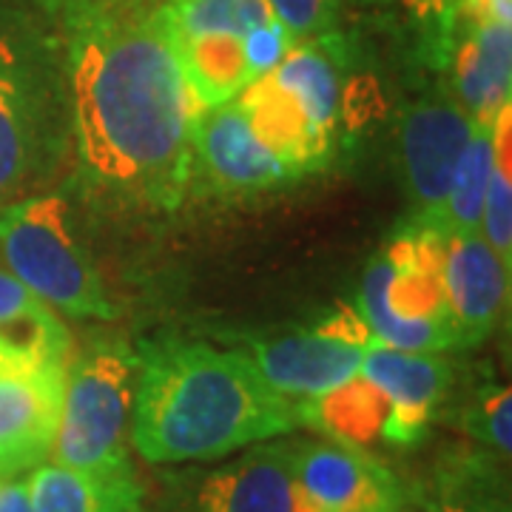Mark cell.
Masks as SVG:
<instances>
[{"instance_id": "ac0fdd59", "label": "cell", "mask_w": 512, "mask_h": 512, "mask_svg": "<svg viewBox=\"0 0 512 512\" xmlns=\"http://www.w3.org/2000/svg\"><path fill=\"white\" fill-rule=\"evenodd\" d=\"M32 512H143L137 476L100 478L60 464H40L26 478Z\"/></svg>"}, {"instance_id": "4fadbf2b", "label": "cell", "mask_w": 512, "mask_h": 512, "mask_svg": "<svg viewBox=\"0 0 512 512\" xmlns=\"http://www.w3.org/2000/svg\"><path fill=\"white\" fill-rule=\"evenodd\" d=\"M510 274L481 231L444 237V288L461 348L481 345L498 328L510 305Z\"/></svg>"}, {"instance_id": "484cf974", "label": "cell", "mask_w": 512, "mask_h": 512, "mask_svg": "<svg viewBox=\"0 0 512 512\" xmlns=\"http://www.w3.org/2000/svg\"><path fill=\"white\" fill-rule=\"evenodd\" d=\"M274 12V18L285 26L293 43H305L313 37H325L333 18H336V0H265Z\"/></svg>"}, {"instance_id": "cb8c5ba5", "label": "cell", "mask_w": 512, "mask_h": 512, "mask_svg": "<svg viewBox=\"0 0 512 512\" xmlns=\"http://www.w3.org/2000/svg\"><path fill=\"white\" fill-rule=\"evenodd\" d=\"M160 12L171 37H242L254 26L274 20L265 0H168Z\"/></svg>"}, {"instance_id": "3957f363", "label": "cell", "mask_w": 512, "mask_h": 512, "mask_svg": "<svg viewBox=\"0 0 512 512\" xmlns=\"http://www.w3.org/2000/svg\"><path fill=\"white\" fill-rule=\"evenodd\" d=\"M356 311L370 333L396 350L461 348L444 288V237L413 225L370 259Z\"/></svg>"}, {"instance_id": "83f0119b", "label": "cell", "mask_w": 512, "mask_h": 512, "mask_svg": "<svg viewBox=\"0 0 512 512\" xmlns=\"http://www.w3.org/2000/svg\"><path fill=\"white\" fill-rule=\"evenodd\" d=\"M404 9L413 12L421 20H439L441 32L447 35L453 26V15H456L458 0H402Z\"/></svg>"}, {"instance_id": "7402d4cb", "label": "cell", "mask_w": 512, "mask_h": 512, "mask_svg": "<svg viewBox=\"0 0 512 512\" xmlns=\"http://www.w3.org/2000/svg\"><path fill=\"white\" fill-rule=\"evenodd\" d=\"M495 120L493 123L476 120L473 137H470V143L458 160L447 200L441 208L439 225H436V234H441V237L481 231V211H484L487 183H490V171H493L495 160Z\"/></svg>"}, {"instance_id": "ffe728a7", "label": "cell", "mask_w": 512, "mask_h": 512, "mask_svg": "<svg viewBox=\"0 0 512 512\" xmlns=\"http://www.w3.org/2000/svg\"><path fill=\"white\" fill-rule=\"evenodd\" d=\"M171 43L177 52L180 72L188 83V92L200 111L237 100L242 89L256 80L245 60L242 37H171Z\"/></svg>"}, {"instance_id": "5b68a950", "label": "cell", "mask_w": 512, "mask_h": 512, "mask_svg": "<svg viewBox=\"0 0 512 512\" xmlns=\"http://www.w3.org/2000/svg\"><path fill=\"white\" fill-rule=\"evenodd\" d=\"M137 365L128 350L100 348L66 367L52 464L100 478L134 476L128 444Z\"/></svg>"}, {"instance_id": "277c9868", "label": "cell", "mask_w": 512, "mask_h": 512, "mask_svg": "<svg viewBox=\"0 0 512 512\" xmlns=\"http://www.w3.org/2000/svg\"><path fill=\"white\" fill-rule=\"evenodd\" d=\"M0 259L52 311L74 319H114L117 308L74 234L69 202L29 194L0 205Z\"/></svg>"}, {"instance_id": "8fae6325", "label": "cell", "mask_w": 512, "mask_h": 512, "mask_svg": "<svg viewBox=\"0 0 512 512\" xmlns=\"http://www.w3.org/2000/svg\"><path fill=\"white\" fill-rule=\"evenodd\" d=\"M359 376L373 382L390 404L382 441L393 447L419 444L447 399L453 367L441 353H413L379 345L365 356Z\"/></svg>"}, {"instance_id": "d4e9b609", "label": "cell", "mask_w": 512, "mask_h": 512, "mask_svg": "<svg viewBox=\"0 0 512 512\" xmlns=\"http://www.w3.org/2000/svg\"><path fill=\"white\" fill-rule=\"evenodd\" d=\"M461 430L478 441L481 447H490L495 456L504 461L512 453V393L510 387H487L481 390L473 404L461 416Z\"/></svg>"}, {"instance_id": "7c38bea8", "label": "cell", "mask_w": 512, "mask_h": 512, "mask_svg": "<svg viewBox=\"0 0 512 512\" xmlns=\"http://www.w3.org/2000/svg\"><path fill=\"white\" fill-rule=\"evenodd\" d=\"M191 148L194 165L222 194H254L293 180L288 165L259 143L237 100L197 114Z\"/></svg>"}, {"instance_id": "e0dca14e", "label": "cell", "mask_w": 512, "mask_h": 512, "mask_svg": "<svg viewBox=\"0 0 512 512\" xmlns=\"http://www.w3.org/2000/svg\"><path fill=\"white\" fill-rule=\"evenodd\" d=\"M268 74L302 109L322 146L333 151V137L339 128V106H342V74L336 55L319 37H313L305 43H296L285 60Z\"/></svg>"}, {"instance_id": "9c48e42d", "label": "cell", "mask_w": 512, "mask_h": 512, "mask_svg": "<svg viewBox=\"0 0 512 512\" xmlns=\"http://www.w3.org/2000/svg\"><path fill=\"white\" fill-rule=\"evenodd\" d=\"M296 493L316 512H399V478L362 447L330 439L291 441Z\"/></svg>"}, {"instance_id": "44dd1931", "label": "cell", "mask_w": 512, "mask_h": 512, "mask_svg": "<svg viewBox=\"0 0 512 512\" xmlns=\"http://www.w3.org/2000/svg\"><path fill=\"white\" fill-rule=\"evenodd\" d=\"M390 404L384 393L365 376L333 387L328 393L299 402V424L319 430L325 439L362 447L382 439Z\"/></svg>"}, {"instance_id": "30bf717a", "label": "cell", "mask_w": 512, "mask_h": 512, "mask_svg": "<svg viewBox=\"0 0 512 512\" xmlns=\"http://www.w3.org/2000/svg\"><path fill=\"white\" fill-rule=\"evenodd\" d=\"M476 120L456 100H424L402 117V154L407 194L413 200L419 228L436 231L458 160L473 137Z\"/></svg>"}, {"instance_id": "9a60e30c", "label": "cell", "mask_w": 512, "mask_h": 512, "mask_svg": "<svg viewBox=\"0 0 512 512\" xmlns=\"http://www.w3.org/2000/svg\"><path fill=\"white\" fill-rule=\"evenodd\" d=\"M453 83L456 103L473 120L493 123L510 109L512 26L490 20H453ZM447 32V35H450Z\"/></svg>"}, {"instance_id": "6da1fadb", "label": "cell", "mask_w": 512, "mask_h": 512, "mask_svg": "<svg viewBox=\"0 0 512 512\" xmlns=\"http://www.w3.org/2000/svg\"><path fill=\"white\" fill-rule=\"evenodd\" d=\"M72 131L86 177L111 197L174 211L194 171L197 103L160 9L72 23Z\"/></svg>"}, {"instance_id": "2e32d148", "label": "cell", "mask_w": 512, "mask_h": 512, "mask_svg": "<svg viewBox=\"0 0 512 512\" xmlns=\"http://www.w3.org/2000/svg\"><path fill=\"white\" fill-rule=\"evenodd\" d=\"M237 103L245 111L259 143L274 151L288 165L293 177L325 165L330 148L322 146V140L313 134L308 117L276 86L271 74H262L254 83H248L237 97Z\"/></svg>"}, {"instance_id": "4316f807", "label": "cell", "mask_w": 512, "mask_h": 512, "mask_svg": "<svg viewBox=\"0 0 512 512\" xmlns=\"http://www.w3.org/2000/svg\"><path fill=\"white\" fill-rule=\"evenodd\" d=\"M293 46H296L293 37L285 32V26L276 18L268 20V23H262V26H254L248 35H242L245 60H248L254 77L274 72Z\"/></svg>"}, {"instance_id": "52a82bcc", "label": "cell", "mask_w": 512, "mask_h": 512, "mask_svg": "<svg viewBox=\"0 0 512 512\" xmlns=\"http://www.w3.org/2000/svg\"><path fill=\"white\" fill-rule=\"evenodd\" d=\"M379 345L362 313L348 305L316 328L251 339L245 356L276 393L308 402L359 376L365 356Z\"/></svg>"}, {"instance_id": "f546056e", "label": "cell", "mask_w": 512, "mask_h": 512, "mask_svg": "<svg viewBox=\"0 0 512 512\" xmlns=\"http://www.w3.org/2000/svg\"><path fill=\"white\" fill-rule=\"evenodd\" d=\"M0 512H32L26 481H18V478L0 481Z\"/></svg>"}, {"instance_id": "5bb4252c", "label": "cell", "mask_w": 512, "mask_h": 512, "mask_svg": "<svg viewBox=\"0 0 512 512\" xmlns=\"http://www.w3.org/2000/svg\"><path fill=\"white\" fill-rule=\"evenodd\" d=\"M291 441H262L202 478L191 512H293Z\"/></svg>"}, {"instance_id": "ba28073f", "label": "cell", "mask_w": 512, "mask_h": 512, "mask_svg": "<svg viewBox=\"0 0 512 512\" xmlns=\"http://www.w3.org/2000/svg\"><path fill=\"white\" fill-rule=\"evenodd\" d=\"M57 151L52 97L32 57L0 35V205L29 194Z\"/></svg>"}, {"instance_id": "d6986e66", "label": "cell", "mask_w": 512, "mask_h": 512, "mask_svg": "<svg viewBox=\"0 0 512 512\" xmlns=\"http://www.w3.org/2000/svg\"><path fill=\"white\" fill-rule=\"evenodd\" d=\"M427 512H512L501 456L484 447H456L441 458Z\"/></svg>"}, {"instance_id": "603a6c76", "label": "cell", "mask_w": 512, "mask_h": 512, "mask_svg": "<svg viewBox=\"0 0 512 512\" xmlns=\"http://www.w3.org/2000/svg\"><path fill=\"white\" fill-rule=\"evenodd\" d=\"M0 336L69 359V330L0 259Z\"/></svg>"}, {"instance_id": "8992f818", "label": "cell", "mask_w": 512, "mask_h": 512, "mask_svg": "<svg viewBox=\"0 0 512 512\" xmlns=\"http://www.w3.org/2000/svg\"><path fill=\"white\" fill-rule=\"evenodd\" d=\"M66 367L69 359L0 336V481L32 473L52 458Z\"/></svg>"}, {"instance_id": "f1b7e54d", "label": "cell", "mask_w": 512, "mask_h": 512, "mask_svg": "<svg viewBox=\"0 0 512 512\" xmlns=\"http://www.w3.org/2000/svg\"><path fill=\"white\" fill-rule=\"evenodd\" d=\"M165 3L168 0H106L100 9H94L92 15H148V12L160 9ZM92 15H86V18H92Z\"/></svg>"}, {"instance_id": "7a4b0ae2", "label": "cell", "mask_w": 512, "mask_h": 512, "mask_svg": "<svg viewBox=\"0 0 512 512\" xmlns=\"http://www.w3.org/2000/svg\"><path fill=\"white\" fill-rule=\"evenodd\" d=\"M137 367L131 447L151 464L217 461L299 427V402L276 393L239 350L163 342Z\"/></svg>"}, {"instance_id": "4dcf8cb0", "label": "cell", "mask_w": 512, "mask_h": 512, "mask_svg": "<svg viewBox=\"0 0 512 512\" xmlns=\"http://www.w3.org/2000/svg\"><path fill=\"white\" fill-rule=\"evenodd\" d=\"M52 3H55V6H60V9L66 12L69 23H74V20L92 15L94 9H100L106 0H52Z\"/></svg>"}]
</instances>
